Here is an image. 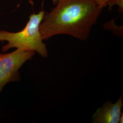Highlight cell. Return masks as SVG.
I'll use <instances>...</instances> for the list:
<instances>
[{
  "label": "cell",
  "instance_id": "obj_2",
  "mask_svg": "<svg viewBox=\"0 0 123 123\" xmlns=\"http://www.w3.org/2000/svg\"><path fill=\"white\" fill-rule=\"evenodd\" d=\"M45 14L44 11H41L38 13L31 14L26 26L18 32L0 30V42H7L2 47V51L5 52L10 49L16 48L36 52L42 57H47L48 50L40 31V25Z\"/></svg>",
  "mask_w": 123,
  "mask_h": 123
},
{
  "label": "cell",
  "instance_id": "obj_4",
  "mask_svg": "<svg viewBox=\"0 0 123 123\" xmlns=\"http://www.w3.org/2000/svg\"><path fill=\"white\" fill-rule=\"evenodd\" d=\"M123 105L122 95L114 104L110 101L106 103L93 115L92 123H119Z\"/></svg>",
  "mask_w": 123,
  "mask_h": 123
},
{
  "label": "cell",
  "instance_id": "obj_3",
  "mask_svg": "<svg viewBox=\"0 0 123 123\" xmlns=\"http://www.w3.org/2000/svg\"><path fill=\"white\" fill-rule=\"evenodd\" d=\"M34 54L33 51L18 49L12 53H0V93L6 84L19 79V69Z\"/></svg>",
  "mask_w": 123,
  "mask_h": 123
},
{
  "label": "cell",
  "instance_id": "obj_5",
  "mask_svg": "<svg viewBox=\"0 0 123 123\" xmlns=\"http://www.w3.org/2000/svg\"><path fill=\"white\" fill-rule=\"evenodd\" d=\"M114 5H117L119 7V11L121 13L123 11V0H110L106 6H109L110 7Z\"/></svg>",
  "mask_w": 123,
  "mask_h": 123
},
{
  "label": "cell",
  "instance_id": "obj_7",
  "mask_svg": "<svg viewBox=\"0 0 123 123\" xmlns=\"http://www.w3.org/2000/svg\"><path fill=\"white\" fill-rule=\"evenodd\" d=\"M53 0V3L54 4H56L57 3V0Z\"/></svg>",
  "mask_w": 123,
  "mask_h": 123
},
{
  "label": "cell",
  "instance_id": "obj_1",
  "mask_svg": "<svg viewBox=\"0 0 123 123\" xmlns=\"http://www.w3.org/2000/svg\"><path fill=\"white\" fill-rule=\"evenodd\" d=\"M56 5L49 13L45 12L40 25L43 40L59 34L87 39L102 9L93 0H57Z\"/></svg>",
  "mask_w": 123,
  "mask_h": 123
},
{
  "label": "cell",
  "instance_id": "obj_6",
  "mask_svg": "<svg viewBox=\"0 0 123 123\" xmlns=\"http://www.w3.org/2000/svg\"><path fill=\"white\" fill-rule=\"evenodd\" d=\"M97 3L98 6L101 8L103 9L104 7L106 6L107 4L110 0H93Z\"/></svg>",
  "mask_w": 123,
  "mask_h": 123
}]
</instances>
